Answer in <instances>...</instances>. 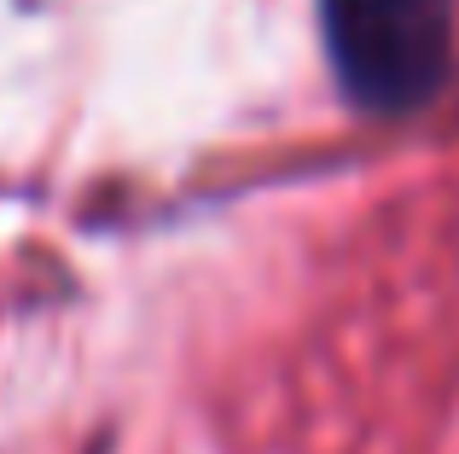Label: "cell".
Instances as JSON below:
<instances>
[{
  "label": "cell",
  "mask_w": 459,
  "mask_h": 454,
  "mask_svg": "<svg viewBox=\"0 0 459 454\" xmlns=\"http://www.w3.org/2000/svg\"><path fill=\"white\" fill-rule=\"evenodd\" d=\"M325 47L355 105L413 111L448 70L454 0H325Z\"/></svg>",
  "instance_id": "1"
}]
</instances>
